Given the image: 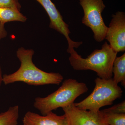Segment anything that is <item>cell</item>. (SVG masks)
<instances>
[{
  "instance_id": "7a4b0ae2",
  "label": "cell",
  "mask_w": 125,
  "mask_h": 125,
  "mask_svg": "<svg viewBox=\"0 0 125 125\" xmlns=\"http://www.w3.org/2000/svg\"><path fill=\"white\" fill-rule=\"evenodd\" d=\"M117 54L105 42L101 49L94 50L87 58H83L77 53L70 55L69 61L74 70H91L95 72L99 78L108 79L112 78L113 63Z\"/></svg>"
},
{
  "instance_id": "6da1fadb",
  "label": "cell",
  "mask_w": 125,
  "mask_h": 125,
  "mask_svg": "<svg viewBox=\"0 0 125 125\" xmlns=\"http://www.w3.org/2000/svg\"><path fill=\"white\" fill-rule=\"evenodd\" d=\"M34 54L33 49H26L23 47L19 48L16 56L21 62L20 67L13 73L3 75L2 83L5 85L17 82L36 86L60 85L64 79L62 75L56 72H46L38 68L33 62Z\"/></svg>"
},
{
  "instance_id": "30bf717a",
  "label": "cell",
  "mask_w": 125,
  "mask_h": 125,
  "mask_svg": "<svg viewBox=\"0 0 125 125\" xmlns=\"http://www.w3.org/2000/svg\"><path fill=\"white\" fill-rule=\"evenodd\" d=\"M114 77L112 78L115 83L118 84L121 83L125 86V53L119 57H116L113 63L112 69Z\"/></svg>"
},
{
  "instance_id": "ac0fdd59",
  "label": "cell",
  "mask_w": 125,
  "mask_h": 125,
  "mask_svg": "<svg viewBox=\"0 0 125 125\" xmlns=\"http://www.w3.org/2000/svg\"></svg>"
},
{
  "instance_id": "9c48e42d",
  "label": "cell",
  "mask_w": 125,
  "mask_h": 125,
  "mask_svg": "<svg viewBox=\"0 0 125 125\" xmlns=\"http://www.w3.org/2000/svg\"><path fill=\"white\" fill-rule=\"evenodd\" d=\"M22 122L23 125H69L65 114L59 116L52 112L45 115L27 112L23 118Z\"/></svg>"
},
{
  "instance_id": "277c9868",
  "label": "cell",
  "mask_w": 125,
  "mask_h": 125,
  "mask_svg": "<svg viewBox=\"0 0 125 125\" xmlns=\"http://www.w3.org/2000/svg\"><path fill=\"white\" fill-rule=\"evenodd\" d=\"M94 82L95 87L92 93L81 102L74 103L76 107L98 112L103 107L112 105L114 101L122 96L123 91L112 78L105 79L98 77Z\"/></svg>"
},
{
  "instance_id": "ba28073f",
  "label": "cell",
  "mask_w": 125,
  "mask_h": 125,
  "mask_svg": "<svg viewBox=\"0 0 125 125\" xmlns=\"http://www.w3.org/2000/svg\"><path fill=\"white\" fill-rule=\"evenodd\" d=\"M74 103L62 108L69 125H108L103 121L99 111L79 109L74 106Z\"/></svg>"
},
{
  "instance_id": "e0dca14e",
  "label": "cell",
  "mask_w": 125,
  "mask_h": 125,
  "mask_svg": "<svg viewBox=\"0 0 125 125\" xmlns=\"http://www.w3.org/2000/svg\"><path fill=\"white\" fill-rule=\"evenodd\" d=\"M2 78H3V75H2V70L1 67L0 66V87L2 83Z\"/></svg>"
},
{
  "instance_id": "3957f363",
  "label": "cell",
  "mask_w": 125,
  "mask_h": 125,
  "mask_svg": "<svg viewBox=\"0 0 125 125\" xmlns=\"http://www.w3.org/2000/svg\"><path fill=\"white\" fill-rule=\"evenodd\" d=\"M88 90L85 83L69 78L64 81L57 90L47 97L36 98L33 106L45 115L58 108H62L73 103L79 96Z\"/></svg>"
},
{
  "instance_id": "4fadbf2b",
  "label": "cell",
  "mask_w": 125,
  "mask_h": 125,
  "mask_svg": "<svg viewBox=\"0 0 125 125\" xmlns=\"http://www.w3.org/2000/svg\"><path fill=\"white\" fill-rule=\"evenodd\" d=\"M103 121L108 125H125V114H117L99 111Z\"/></svg>"
},
{
  "instance_id": "8992f818",
  "label": "cell",
  "mask_w": 125,
  "mask_h": 125,
  "mask_svg": "<svg viewBox=\"0 0 125 125\" xmlns=\"http://www.w3.org/2000/svg\"><path fill=\"white\" fill-rule=\"evenodd\" d=\"M36 0L42 5L48 15L50 20L49 27L64 35L67 39L68 43L67 52L73 51L75 48H78L83 44L82 42H74L70 37L71 32L69 25L64 21L60 13L51 0Z\"/></svg>"
},
{
  "instance_id": "9a60e30c",
  "label": "cell",
  "mask_w": 125,
  "mask_h": 125,
  "mask_svg": "<svg viewBox=\"0 0 125 125\" xmlns=\"http://www.w3.org/2000/svg\"><path fill=\"white\" fill-rule=\"evenodd\" d=\"M104 112L111 113L117 114H125V101L107 109L101 110Z\"/></svg>"
},
{
  "instance_id": "52a82bcc",
  "label": "cell",
  "mask_w": 125,
  "mask_h": 125,
  "mask_svg": "<svg viewBox=\"0 0 125 125\" xmlns=\"http://www.w3.org/2000/svg\"><path fill=\"white\" fill-rule=\"evenodd\" d=\"M105 39L115 51H125V14L118 11L112 15Z\"/></svg>"
},
{
  "instance_id": "5bb4252c",
  "label": "cell",
  "mask_w": 125,
  "mask_h": 125,
  "mask_svg": "<svg viewBox=\"0 0 125 125\" xmlns=\"http://www.w3.org/2000/svg\"><path fill=\"white\" fill-rule=\"evenodd\" d=\"M0 7L11 8L20 11L21 6L19 0H0Z\"/></svg>"
},
{
  "instance_id": "7c38bea8",
  "label": "cell",
  "mask_w": 125,
  "mask_h": 125,
  "mask_svg": "<svg viewBox=\"0 0 125 125\" xmlns=\"http://www.w3.org/2000/svg\"><path fill=\"white\" fill-rule=\"evenodd\" d=\"M19 112V106L16 105L0 113V125H18Z\"/></svg>"
},
{
  "instance_id": "8fae6325",
  "label": "cell",
  "mask_w": 125,
  "mask_h": 125,
  "mask_svg": "<svg viewBox=\"0 0 125 125\" xmlns=\"http://www.w3.org/2000/svg\"><path fill=\"white\" fill-rule=\"evenodd\" d=\"M27 18L20 11L10 8L0 7V22L5 24L11 21H19L25 22Z\"/></svg>"
},
{
  "instance_id": "2e32d148",
  "label": "cell",
  "mask_w": 125,
  "mask_h": 125,
  "mask_svg": "<svg viewBox=\"0 0 125 125\" xmlns=\"http://www.w3.org/2000/svg\"><path fill=\"white\" fill-rule=\"evenodd\" d=\"M4 24L0 22V40L7 36V32L5 29Z\"/></svg>"
},
{
  "instance_id": "5b68a950",
  "label": "cell",
  "mask_w": 125,
  "mask_h": 125,
  "mask_svg": "<svg viewBox=\"0 0 125 125\" xmlns=\"http://www.w3.org/2000/svg\"><path fill=\"white\" fill-rule=\"evenodd\" d=\"M79 3L84 12L82 23L92 29L96 42H102L105 39L108 29L102 16L106 8L103 1L79 0Z\"/></svg>"
}]
</instances>
